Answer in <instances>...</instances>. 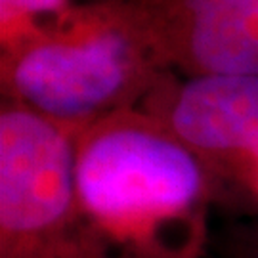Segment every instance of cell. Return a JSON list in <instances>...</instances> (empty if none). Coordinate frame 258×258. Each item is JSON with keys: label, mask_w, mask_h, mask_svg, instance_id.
<instances>
[{"label": "cell", "mask_w": 258, "mask_h": 258, "mask_svg": "<svg viewBox=\"0 0 258 258\" xmlns=\"http://www.w3.org/2000/svg\"><path fill=\"white\" fill-rule=\"evenodd\" d=\"M184 61L199 75L258 77V0H184Z\"/></svg>", "instance_id": "5b68a950"}, {"label": "cell", "mask_w": 258, "mask_h": 258, "mask_svg": "<svg viewBox=\"0 0 258 258\" xmlns=\"http://www.w3.org/2000/svg\"><path fill=\"white\" fill-rule=\"evenodd\" d=\"M77 191L115 258H203L220 178L165 122L124 109L75 136Z\"/></svg>", "instance_id": "6da1fadb"}, {"label": "cell", "mask_w": 258, "mask_h": 258, "mask_svg": "<svg viewBox=\"0 0 258 258\" xmlns=\"http://www.w3.org/2000/svg\"><path fill=\"white\" fill-rule=\"evenodd\" d=\"M241 178H243V182H245L247 187H249L250 195L258 201V157L247 166V168H245V170H243Z\"/></svg>", "instance_id": "ba28073f"}, {"label": "cell", "mask_w": 258, "mask_h": 258, "mask_svg": "<svg viewBox=\"0 0 258 258\" xmlns=\"http://www.w3.org/2000/svg\"><path fill=\"white\" fill-rule=\"evenodd\" d=\"M203 258H258V220L230 222L212 230Z\"/></svg>", "instance_id": "8992f818"}, {"label": "cell", "mask_w": 258, "mask_h": 258, "mask_svg": "<svg viewBox=\"0 0 258 258\" xmlns=\"http://www.w3.org/2000/svg\"><path fill=\"white\" fill-rule=\"evenodd\" d=\"M16 102L73 134L113 113L132 109L155 88L151 61L130 33L94 27L83 35L33 42L4 73Z\"/></svg>", "instance_id": "3957f363"}, {"label": "cell", "mask_w": 258, "mask_h": 258, "mask_svg": "<svg viewBox=\"0 0 258 258\" xmlns=\"http://www.w3.org/2000/svg\"><path fill=\"white\" fill-rule=\"evenodd\" d=\"M65 2L67 0H0L4 35L6 31H12L29 16L54 14V12L63 10Z\"/></svg>", "instance_id": "52a82bcc"}, {"label": "cell", "mask_w": 258, "mask_h": 258, "mask_svg": "<svg viewBox=\"0 0 258 258\" xmlns=\"http://www.w3.org/2000/svg\"><path fill=\"white\" fill-rule=\"evenodd\" d=\"M149 115L212 170V163H235L243 174L258 157V77L197 75L168 94H153Z\"/></svg>", "instance_id": "277c9868"}, {"label": "cell", "mask_w": 258, "mask_h": 258, "mask_svg": "<svg viewBox=\"0 0 258 258\" xmlns=\"http://www.w3.org/2000/svg\"><path fill=\"white\" fill-rule=\"evenodd\" d=\"M73 132L16 102L0 113V258H115L77 191Z\"/></svg>", "instance_id": "7a4b0ae2"}]
</instances>
